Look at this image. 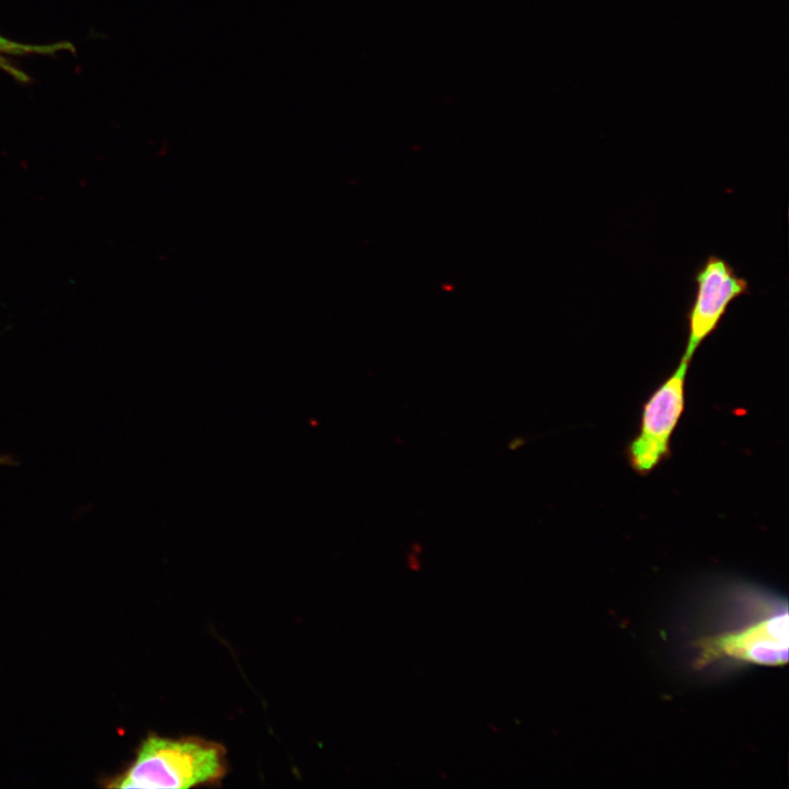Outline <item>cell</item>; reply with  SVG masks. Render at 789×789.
<instances>
[{
  "label": "cell",
  "instance_id": "obj_4",
  "mask_svg": "<svg viewBox=\"0 0 789 789\" xmlns=\"http://www.w3.org/2000/svg\"><path fill=\"white\" fill-rule=\"evenodd\" d=\"M704 659L720 655L765 665H779L788 658V614L776 611L752 625L709 639Z\"/></svg>",
  "mask_w": 789,
  "mask_h": 789
},
{
  "label": "cell",
  "instance_id": "obj_3",
  "mask_svg": "<svg viewBox=\"0 0 789 789\" xmlns=\"http://www.w3.org/2000/svg\"><path fill=\"white\" fill-rule=\"evenodd\" d=\"M695 293L686 312L682 359L691 363L700 345L719 328L729 306L751 293L750 283L725 259L710 254L694 274Z\"/></svg>",
  "mask_w": 789,
  "mask_h": 789
},
{
  "label": "cell",
  "instance_id": "obj_2",
  "mask_svg": "<svg viewBox=\"0 0 789 789\" xmlns=\"http://www.w3.org/2000/svg\"><path fill=\"white\" fill-rule=\"evenodd\" d=\"M689 365L679 358L642 404L638 431L625 449L629 466L638 474L651 473L671 456V441L685 411Z\"/></svg>",
  "mask_w": 789,
  "mask_h": 789
},
{
  "label": "cell",
  "instance_id": "obj_6",
  "mask_svg": "<svg viewBox=\"0 0 789 789\" xmlns=\"http://www.w3.org/2000/svg\"><path fill=\"white\" fill-rule=\"evenodd\" d=\"M16 459L11 455H0V465L2 466H18Z\"/></svg>",
  "mask_w": 789,
  "mask_h": 789
},
{
  "label": "cell",
  "instance_id": "obj_1",
  "mask_svg": "<svg viewBox=\"0 0 789 789\" xmlns=\"http://www.w3.org/2000/svg\"><path fill=\"white\" fill-rule=\"evenodd\" d=\"M228 770L226 748L199 736L149 734L110 788L188 789L218 786Z\"/></svg>",
  "mask_w": 789,
  "mask_h": 789
},
{
  "label": "cell",
  "instance_id": "obj_5",
  "mask_svg": "<svg viewBox=\"0 0 789 789\" xmlns=\"http://www.w3.org/2000/svg\"><path fill=\"white\" fill-rule=\"evenodd\" d=\"M54 46H32L23 45L0 36V68L8 71L18 79L24 78V75L12 67L2 54H28V53H53Z\"/></svg>",
  "mask_w": 789,
  "mask_h": 789
}]
</instances>
